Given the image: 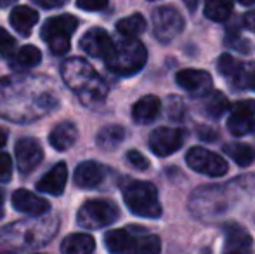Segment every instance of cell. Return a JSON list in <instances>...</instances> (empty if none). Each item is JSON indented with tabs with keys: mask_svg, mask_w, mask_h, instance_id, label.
<instances>
[{
	"mask_svg": "<svg viewBox=\"0 0 255 254\" xmlns=\"http://www.w3.org/2000/svg\"><path fill=\"white\" fill-rule=\"evenodd\" d=\"M66 85L85 103H99L106 98L108 85L85 59L71 58L61 66Z\"/></svg>",
	"mask_w": 255,
	"mask_h": 254,
	"instance_id": "obj_1",
	"label": "cell"
},
{
	"mask_svg": "<svg viewBox=\"0 0 255 254\" xmlns=\"http://www.w3.org/2000/svg\"><path fill=\"white\" fill-rule=\"evenodd\" d=\"M205 16L215 23L226 21L233 12V0H205Z\"/></svg>",
	"mask_w": 255,
	"mask_h": 254,
	"instance_id": "obj_26",
	"label": "cell"
},
{
	"mask_svg": "<svg viewBox=\"0 0 255 254\" xmlns=\"http://www.w3.org/2000/svg\"><path fill=\"white\" fill-rule=\"evenodd\" d=\"M224 234V254H252L254 241L243 227H240L236 223H229L226 225Z\"/></svg>",
	"mask_w": 255,
	"mask_h": 254,
	"instance_id": "obj_15",
	"label": "cell"
},
{
	"mask_svg": "<svg viewBox=\"0 0 255 254\" xmlns=\"http://www.w3.org/2000/svg\"><path fill=\"white\" fill-rule=\"evenodd\" d=\"M66 181L68 167L64 162H59L38 180L37 190L42 193H47V195H61L64 192V188H66Z\"/></svg>",
	"mask_w": 255,
	"mask_h": 254,
	"instance_id": "obj_17",
	"label": "cell"
},
{
	"mask_svg": "<svg viewBox=\"0 0 255 254\" xmlns=\"http://www.w3.org/2000/svg\"><path fill=\"white\" fill-rule=\"evenodd\" d=\"M12 2H16V0H0V7H7V5H10Z\"/></svg>",
	"mask_w": 255,
	"mask_h": 254,
	"instance_id": "obj_41",
	"label": "cell"
},
{
	"mask_svg": "<svg viewBox=\"0 0 255 254\" xmlns=\"http://www.w3.org/2000/svg\"><path fill=\"white\" fill-rule=\"evenodd\" d=\"M228 129L233 136H245L255 129V99H242L231 108Z\"/></svg>",
	"mask_w": 255,
	"mask_h": 254,
	"instance_id": "obj_11",
	"label": "cell"
},
{
	"mask_svg": "<svg viewBox=\"0 0 255 254\" xmlns=\"http://www.w3.org/2000/svg\"><path fill=\"white\" fill-rule=\"evenodd\" d=\"M78 21L71 14H61V16L51 17L44 23L40 35L47 42L52 54L63 56L70 51V37L77 30Z\"/></svg>",
	"mask_w": 255,
	"mask_h": 254,
	"instance_id": "obj_4",
	"label": "cell"
},
{
	"mask_svg": "<svg viewBox=\"0 0 255 254\" xmlns=\"http://www.w3.org/2000/svg\"><path fill=\"white\" fill-rule=\"evenodd\" d=\"M80 47L85 54L92 56V58L106 59L108 56H110V52L113 51L115 44L106 30H103V28H91V30L82 37Z\"/></svg>",
	"mask_w": 255,
	"mask_h": 254,
	"instance_id": "obj_13",
	"label": "cell"
},
{
	"mask_svg": "<svg viewBox=\"0 0 255 254\" xmlns=\"http://www.w3.org/2000/svg\"><path fill=\"white\" fill-rule=\"evenodd\" d=\"M0 56L2 58L16 56V38L2 26H0Z\"/></svg>",
	"mask_w": 255,
	"mask_h": 254,
	"instance_id": "obj_32",
	"label": "cell"
},
{
	"mask_svg": "<svg viewBox=\"0 0 255 254\" xmlns=\"http://www.w3.org/2000/svg\"><path fill=\"white\" fill-rule=\"evenodd\" d=\"M137 227H127L120 230H110L104 235V246L111 254H125L134 244Z\"/></svg>",
	"mask_w": 255,
	"mask_h": 254,
	"instance_id": "obj_18",
	"label": "cell"
},
{
	"mask_svg": "<svg viewBox=\"0 0 255 254\" xmlns=\"http://www.w3.org/2000/svg\"><path fill=\"white\" fill-rule=\"evenodd\" d=\"M12 178V159L9 153L0 152V183H7Z\"/></svg>",
	"mask_w": 255,
	"mask_h": 254,
	"instance_id": "obj_33",
	"label": "cell"
},
{
	"mask_svg": "<svg viewBox=\"0 0 255 254\" xmlns=\"http://www.w3.org/2000/svg\"><path fill=\"white\" fill-rule=\"evenodd\" d=\"M228 209V193L221 185L207 187L191 199V211L196 218H215Z\"/></svg>",
	"mask_w": 255,
	"mask_h": 254,
	"instance_id": "obj_6",
	"label": "cell"
},
{
	"mask_svg": "<svg viewBox=\"0 0 255 254\" xmlns=\"http://www.w3.org/2000/svg\"><path fill=\"white\" fill-rule=\"evenodd\" d=\"M238 2L242 3V5H254L255 0H238Z\"/></svg>",
	"mask_w": 255,
	"mask_h": 254,
	"instance_id": "obj_42",
	"label": "cell"
},
{
	"mask_svg": "<svg viewBox=\"0 0 255 254\" xmlns=\"http://www.w3.org/2000/svg\"><path fill=\"white\" fill-rule=\"evenodd\" d=\"M202 254H210V253H208V251H203Z\"/></svg>",
	"mask_w": 255,
	"mask_h": 254,
	"instance_id": "obj_43",
	"label": "cell"
},
{
	"mask_svg": "<svg viewBox=\"0 0 255 254\" xmlns=\"http://www.w3.org/2000/svg\"><path fill=\"white\" fill-rule=\"evenodd\" d=\"M184 3L188 5V9H189V10H195L196 7H198L200 0H184Z\"/></svg>",
	"mask_w": 255,
	"mask_h": 254,
	"instance_id": "obj_38",
	"label": "cell"
},
{
	"mask_svg": "<svg viewBox=\"0 0 255 254\" xmlns=\"http://www.w3.org/2000/svg\"><path fill=\"white\" fill-rule=\"evenodd\" d=\"M233 84H235L236 87L255 91V63L242 64V70H240V73L236 75Z\"/></svg>",
	"mask_w": 255,
	"mask_h": 254,
	"instance_id": "obj_30",
	"label": "cell"
},
{
	"mask_svg": "<svg viewBox=\"0 0 255 254\" xmlns=\"http://www.w3.org/2000/svg\"><path fill=\"white\" fill-rule=\"evenodd\" d=\"M127 160L132 167H135V169H139V171H144L149 167L148 159H146L141 152H137V150H130V152H127Z\"/></svg>",
	"mask_w": 255,
	"mask_h": 254,
	"instance_id": "obj_34",
	"label": "cell"
},
{
	"mask_svg": "<svg viewBox=\"0 0 255 254\" xmlns=\"http://www.w3.org/2000/svg\"><path fill=\"white\" fill-rule=\"evenodd\" d=\"M217 68H219V71H221V75H224V77L235 80L236 75H238L240 70H242V64L236 61L231 54H222L217 61Z\"/></svg>",
	"mask_w": 255,
	"mask_h": 254,
	"instance_id": "obj_31",
	"label": "cell"
},
{
	"mask_svg": "<svg viewBox=\"0 0 255 254\" xmlns=\"http://www.w3.org/2000/svg\"><path fill=\"white\" fill-rule=\"evenodd\" d=\"M161 110V103L156 96L148 94L142 96L134 106H132V119H134L135 124H151L153 120H156V117L160 115Z\"/></svg>",
	"mask_w": 255,
	"mask_h": 254,
	"instance_id": "obj_19",
	"label": "cell"
},
{
	"mask_svg": "<svg viewBox=\"0 0 255 254\" xmlns=\"http://www.w3.org/2000/svg\"><path fill=\"white\" fill-rule=\"evenodd\" d=\"M5 143H7V132L0 127V148H2V146H5Z\"/></svg>",
	"mask_w": 255,
	"mask_h": 254,
	"instance_id": "obj_39",
	"label": "cell"
},
{
	"mask_svg": "<svg viewBox=\"0 0 255 254\" xmlns=\"http://www.w3.org/2000/svg\"><path fill=\"white\" fill-rule=\"evenodd\" d=\"M118 220V207L110 200H87L78 211L77 221L82 228L99 230Z\"/></svg>",
	"mask_w": 255,
	"mask_h": 254,
	"instance_id": "obj_5",
	"label": "cell"
},
{
	"mask_svg": "<svg viewBox=\"0 0 255 254\" xmlns=\"http://www.w3.org/2000/svg\"><path fill=\"white\" fill-rule=\"evenodd\" d=\"M224 153L233 159L240 167H249L250 164L255 162V148L249 145H243V143H229L224 145Z\"/></svg>",
	"mask_w": 255,
	"mask_h": 254,
	"instance_id": "obj_24",
	"label": "cell"
},
{
	"mask_svg": "<svg viewBox=\"0 0 255 254\" xmlns=\"http://www.w3.org/2000/svg\"><path fill=\"white\" fill-rule=\"evenodd\" d=\"M245 26L249 28V30H254L255 31V10H250V12L245 14Z\"/></svg>",
	"mask_w": 255,
	"mask_h": 254,
	"instance_id": "obj_37",
	"label": "cell"
},
{
	"mask_svg": "<svg viewBox=\"0 0 255 254\" xmlns=\"http://www.w3.org/2000/svg\"><path fill=\"white\" fill-rule=\"evenodd\" d=\"M161 251V242L156 235L146 234L141 227H137V234H135L134 244L130 246L125 254H160Z\"/></svg>",
	"mask_w": 255,
	"mask_h": 254,
	"instance_id": "obj_23",
	"label": "cell"
},
{
	"mask_svg": "<svg viewBox=\"0 0 255 254\" xmlns=\"http://www.w3.org/2000/svg\"><path fill=\"white\" fill-rule=\"evenodd\" d=\"M146 30V19L141 14H132L117 23V31L125 38H135Z\"/></svg>",
	"mask_w": 255,
	"mask_h": 254,
	"instance_id": "obj_25",
	"label": "cell"
},
{
	"mask_svg": "<svg viewBox=\"0 0 255 254\" xmlns=\"http://www.w3.org/2000/svg\"><path fill=\"white\" fill-rule=\"evenodd\" d=\"M3 199H5V195H3V190L0 188V218L3 216Z\"/></svg>",
	"mask_w": 255,
	"mask_h": 254,
	"instance_id": "obj_40",
	"label": "cell"
},
{
	"mask_svg": "<svg viewBox=\"0 0 255 254\" xmlns=\"http://www.w3.org/2000/svg\"><path fill=\"white\" fill-rule=\"evenodd\" d=\"M184 28V19L175 7L163 5L153 12V31L161 44L172 42Z\"/></svg>",
	"mask_w": 255,
	"mask_h": 254,
	"instance_id": "obj_8",
	"label": "cell"
},
{
	"mask_svg": "<svg viewBox=\"0 0 255 254\" xmlns=\"http://www.w3.org/2000/svg\"><path fill=\"white\" fill-rule=\"evenodd\" d=\"M9 21L17 33L28 37V35L31 33V30H33V26L38 23V12L31 9V7L17 5L10 10Z\"/></svg>",
	"mask_w": 255,
	"mask_h": 254,
	"instance_id": "obj_20",
	"label": "cell"
},
{
	"mask_svg": "<svg viewBox=\"0 0 255 254\" xmlns=\"http://www.w3.org/2000/svg\"><path fill=\"white\" fill-rule=\"evenodd\" d=\"M203 110L208 117H214V119H221L226 113V110L229 108V101L222 92L212 91L207 96H203Z\"/></svg>",
	"mask_w": 255,
	"mask_h": 254,
	"instance_id": "obj_27",
	"label": "cell"
},
{
	"mask_svg": "<svg viewBox=\"0 0 255 254\" xmlns=\"http://www.w3.org/2000/svg\"><path fill=\"white\" fill-rule=\"evenodd\" d=\"M186 162L191 167L193 171L205 176H212V178H221L228 173L229 166L226 162V159H222L221 155L210 152L207 148L202 146H193L188 150L186 153Z\"/></svg>",
	"mask_w": 255,
	"mask_h": 254,
	"instance_id": "obj_7",
	"label": "cell"
},
{
	"mask_svg": "<svg viewBox=\"0 0 255 254\" xmlns=\"http://www.w3.org/2000/svg\"><path fill=\"white\" fill-rule=\"evenodd\" d=\"M42 61V52L38 51V47L35 45H24L14 56L12 66L16 70H28V68L37 66Z\"/></svg>",
	"mask_w": 255,
	"mask_h": 254,
	"instance_id": "obj_29",
	"label": "cell"
},
{
	"mask_svg": "<svg viewBox=\"0 0 255 254\" xmlns=\"http://www.w3.org/2000/svg\"><path fill=\"white\" fill-rule=\"evenodd\" d=\"M96 241L89 234H71L61 242V254H92Z\"/></svg>",
	"mask_w": 255,
	"mask_h": 254,
	"instance_id": "obj_22",
	"label": "cell"
},
{
	"mask_svg": "<svg viewBox=\"0 0 255 254\" xmlns=\"http://www.w3.org/2000/svg\"><path fill=\"white\" fill-rule=\"evenodd\" d=\"M14 153H16L17 169L23 174L33 173L44 159V148H42L40 141H37L35 138L17 139L16 146H14Z\"/></svg>",
	"mask_w": 255,
	"mask_h": 254,
	"instance_id": "obj_10",
	"label": "cell"
},
{
	"mask_svg": "<svg viewBox=\"0 0 255 254\" xmlns=\"http://www.w3.org/2000/svg\"><path fill=\"white\" fill-rule=\"evenodd\" d=\"M33 2L38 3L40 7H44V9H57V7L64 5L66 0H33Z\"/></svg>",
	"mask_w": 255,
	"mask_h": 254,
	"instance_id": "obj_36",
	"label": "cell"
},
{
	"mask_svg": "<svg viewBox=\"0 0 255 254\" xmlns=\"http://www.w3.org/2000/svg\"><path fill=\"white\" fill-rule=\"evenodd\" d=\"M125 139V129L122 126H106L99 131L98 134V145L103 150H115L118 148L122 141Z\"/></svg>",
	"mask_w": 255,
	"mask_h": 254,
	"instance_id": "obj_28",
	"label": "cell"
},
{
	"mask_svg": "<svg viewBox=\"0 0 255 254\" xmlns=\"http://www.w3.org/2000/svg\"><path fill=\"white\" fill-rule=\"evenodd\" d=\"M175 82L181 85L184 91L191 92L195 96H207L208 92L214 91V82H212V75L205 70H195V68H188V70H181L175 75Z\"/></svg>",
	"mask_w": 255,
	"mask_h": 254,
	"instance_id": "obj_12",
	"label": "cell"
},
{
	"mask_svg": "<svg viewBox=\"0 0 255 254\" xmlns=\"http://www.w3.org/2000/svg\"><path fill=\"white\" fill-rule=\"evenodd\" d=\"M110 0H77V7L82 10H103Z\"/></svg>",
	"mask_w": 255,
	"mask_h": 254,
	"instance_id": "obj_35",
	"label": "cell"
},
{
	"mask_svg": "<svg viewBox=\"0 0 255 254\" xmlns=\"http://www.w3.org/2000/svg\"><path fill=\"white\" fill-rule=\"evenodd\" d=\"M104 176H106V169L101 164L94 162V160H87V162H82L80 166H77L73 181L82 190H92L103 183Z\"/></svg>",
	"mask_w": 255,
	"mask_h": 254,
	"instance_id": "obj_16",
	"label": "cell"
},
{
	"mask_svg": "<svg viewBox=\"0 0 255 254\" xmlns=\"http://www.w3.org/2000/svg\"><path fill=\"white\" fill-rule=\"evenodd\" d=\"M125 206L135 216L142 218H160L161 206L158 200V192L148 181L128 180L122 188Z\"/></svg>",
	"mask_w": 255,
	"mask_h": 254,
	"instance_id": "obj_3",
	"label": "cell"
},
{
	"mask_svg": "<svg viewBox=\"0 0 255 254\" xmlns=\"http://www.w3.org/2000/svg\"><path fill=\"white\" fill-rule=\"evenodd\" d=\"M146 59H148V52H146L142 42L135 40V38H124L115 44L113 51L104 59V63H106L108 70L113 73L122 75V77H130L142 70Z\"/></svg>",
	"mask_w": 255,
	"mask_h": 254,
	"instance_id": "obj_2",
	"label": "cell"
},
{
	"mask_svg": "<svg viewBox=\"0 0 255 254\" xmlns=\"http://www.w3.org/2000/svg\"><path fill=\"white\" fill-rule=\"evenodd\" d=\"M186 132L179 127H158L149 136V148L154 155L168 157L184 145Z\"/></svg>",
	"mask_w": 255,
	"mask_h": 254,
	"instance_id": "obj_9",
	"label": "cell"
},
{
	"mask_svg": "<svg viewBox=\"0 0 255 254\" xmlns=\"http://www.w3.org/2000/svg\"><path fill=\"white\" fill-rule=\"evenodd\" d=\"M75 141H77V127L73 122H68V120L59 122L49 134V143L57 152H66L68 148L73 146Z\"/></svg>",
	"mask_w": 255,
	"mask_h": 254,
	"instance_id": "obj_21",
	"label": "cell"
},
{
	"mask_svg": "<svg viewBox=\"0 0 255 254\" xmlns=\"http://www.w3.org/2000/svg\"><path fill=\"white\" fill-rule=\"evenodd\" d=\"M12 206H14V209L19 211V213L28 214V216H35V218L44 216V214L49 213V209H51V204H49L47 200L35 195L33 192L24 190V188L16 190L12 193Z\"/></svg>",
	"mask_w": 255,
	"mask_h": 254,
	"instance_id": "obj_14",
	"label": "cell"
}]
</instances>
